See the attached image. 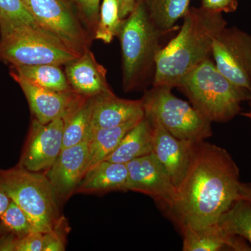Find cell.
I'll return each instance as SVG.
<instances>
[{
  "label": "cell",
  "mask_w": 251,
  "mask_h": 251,
  "mask_svg": "<svg viewBox=\"0 0 251 251\" xmlns=\"http://www.w3.org/2000/svg\"><path fill=\"white\" fill-rule=\"evenodd\" d=\"M64 125L63 117L46 125L34 119L18 165L35 173L47 171L62 151Z\"/></svg>",
  "instance_id": "obj_10"
},
{
  "label": "cell",
  "mask_w": 251,
  "mask_h": 251,
  "mask_svg": "<svg viewBox=\"0 0 251 251\" xmlns=\"http://www.w3.org/2000/svg\"><path fill=\"white\" fill-rule=\"evenodd\" d=\"M10 74L23 90L34 119L43 125L64 117L81 96L75 92L48 90L32 83L13 71Z\"/></svg>",
  "instance_id": "obj_13"
},
{
  "label": "cell",
  "mask_w": 251,
  "mask_h": 251,
  "mask_svg": "<svg viewBox=\"0 0 251 251\" xmlns=\"http://www.w3.org/2000/svg\"><path fill=\"white\" fill-rule=\"evenodd\" d=\"M120 9V16L125 20L133 11L136 4L137 0H117Z\"/></svg>",
  "instance_id": "obj_33"
},
{
  "label": "cell",
  "mask_w": 251,
  "mask_h": 251,
  "mask_svg": "<svg viewBox=\"0 0 251 251\" xmlns=\"http://www.w3.org/2000/svg\"><path fill=\"white\" fill-rule=\"evenodd\" d=\"M211 55L221 74L251 92V35L226 27L213 42Z\"/></svg>",
  "instance_id": "obj_9"
},
{
  "label": "cell",
  "mask_w": 251,
  "mask_h": 251,
  "mask_svg": "<svg viewBox=\"0 0 251 251\" xmlns=\"http://www.w3.org/2000/svg\"><path fill=\"white\" fill-rule=\"evenodd\" d=\"M80 8L82 16L90 27L97 28L100 11V0H74Z\"/></svg>",
  "instance_id": "obj_28"
},
{
  "label": "cell",
  "mask_w": 251,
  "mask_h": 251,
  "mask_svg": "<svg viewBox=\"0 0 251 251\" xmlns=\"http://www.w3.org/2000/svg\"><path fill=\"white\" fill-rule=\"evenodd\" d=\"M44 234L33 231L25 237L18 238L15 251H42Z\"/></svg>",
  "instance_id": "obj_29"
},
{
  "label": "cell",
  "mask_w": 251,
  "mask_h": 251,
  "mask_svg": "<svg viewBox=\"0 0 251 251\" xmlns=\"http://www.w3.org/2000/svg\"><path fill=\"white\" fill-rule=\"evenodd\" d=\"M143 117L130 120L118 126L100 128L95 130L91 135L88 140V158L85 174L91 168L97 166L100 162L104 161L117 148L125 135L133 128Z\"/></svg>",
  "instance_id": "obj_21"
},
{
  "label": "cell",
  "mask_w": 251,
  "mask_h": 251,
  "mask_svg": "<svg viewBox=\"0 0 251 251\" xmlns=\"http://www.w3.org/2000/svg\"><path fill=\"white\" fill-rule=\"evenodd\" d=\"M239 177L227 150L205 140L194 143L175 197L162 209L181 231L212 226L237 201Z\"/></svg>",
  "instance_id": "obj_1"
},
{
  "label": "cell",
  "mask_w": 251,
  "mask_h": 251,
  "mask_svg": "<svg viewBox=\"0 0 251 251\" xmlns=\"http://www.w3.org/2000/svg\"><path fill=\"white\" fill-rule=\"evenodd\" d=\"M126 166L128 170L127 191L150 196L161 207L173 201L176 187L169 173L153 153L134 158Z\"/></svg>",
  "instance_id": "obj_11"
},
{
  "label": "cell",
  "mask_w": 251,
  "mask_h": 251,
  "mask_svg": "<svg viewBox=\"0 0 251 251\" xmlns=\"http://www.w3.org/2000/svg\"><path fill=\"white\" fill-rule=\"evenodd\" d=\"M21 24L38 25L22 0H0V29Z\"/></svg>",
  "instance_id": "obj_26"
},
{
  "label": "cell",
  "mask_w": 251,
  "mask_h": 251,
  "mask_svg": "<svg viewBox=\"0 0 251 251\" xmlns=\"http://www.w3.org/2000/svg\"><path fill=\"white\" fill-rule=\"evenodd\" d=\"M168 31L158 29L149 16L141 0L124 20L119 34L121 44L122 85L126 92L140 88L154 75L162 37Z\"/></svg>",
  "instance_id": "obj_3"
},
{
  "label": "cell",
  "mask_w": 251,
  "mask_h": 251,
  "mask_svg": "<svg viewBox=\"0 0 251 251\" xmlns=\"http://www.w3.org/2000/svg\"><path fill=\"white\" fill-rule=\"evenodd\" d=\"M191 105L212 122L230 121L251 92L231 82L208 58L186 75L177 86Z\"/></svg>",
  "instance_id": "obj_4"
},
{
  "label": "cell",
  "mask_w": 251,
  "mask_h": 251,
  "mask_svg": "<svg viewBox=\"0 0 251 251\" xmlns=\"http://www.w3.org/2000/svg\"><path fill=\"white\" fill-rule=\"evenodd\" d=\"M38 25L80 56L89 50L90 40L69 1L29 0L26 4Z\"/></svg>",
  "instance_id": "obj_8"
},
{
  "label": "cell",
  "mask_w": 251,
  "mask_h": 251,
  "mask_svg": "<svg viewBox=\"0 0 251 251\" xmlns=\"http://www.w3.org/2000/svg\"><path fill=\"white\" fill-rule=\"evenodd\" d=\"M216 224L228 235L246 239L251 245V203L238 199L218 220Z\"/></svg>",
  "instance_id": "obj_24"
},
{
  "label": "cell",
  "mask_w": 251,
  "mask_h": 251,
  "mask_svg": "<svg viewBox=\"0 0 251 251\" xmlns=\"http://www.w3.org/2000/svg\"><path fill=\"white\" fill-rule=\"evenodd\" d=\"M18 238L11 232H5L0 237V251H15Z\"/></svg>",
  "instance_id": "obj_32"
},
{
  "label": "cell",
  "mask_w": 251,
  "mask_h": 251,
  "mask_svg": "<svg viewBox=\"0 0 251 251\" xmlns=\"http://www.w3.org/2000/svg\"><path fill=\"white\" fill-rule=\"evenodd\" d=\"M88 158V142L63 149L46 176L56 198L67 200L80 184L85 174Z\"/></svg>",
  "instance_id": "obj_12"
},
{
  "label": "cell",
  "mask_w": 251,
  "mask_h": 251,
  "mask_svg": "<svg viewBox=\"0 0 251 251\" xmlns=\"http://www.w3.org/2000/svg\"><path fill=\"white\" fill-rule=\"evenodd\" d=\"M250 101V110L247 112H244V113H242V115L243 116L247 117L248 118L251 119V99L249 100Z\"/></svg>",
  "instance_id": "obj_36"
},
{
  "label": "cell",
  "mask_w": 251,
  "mask_h": 251,
  "mask_svg": "<svg viewBox=\"0 0 251 251\" xmlns=\"http://www.w3.org/2000/svg\"><path fill=\"white\" fill-rule=\"evenodd\" d=\"M153 126L145 116L125 135L105 161L126 164L134 158L152 153Z\"/></svg>",
  "instance_id": "obj_19"
},
{
  "label": "cell",
  "mask_w": 251,
  "mask_h": 251,
  "mask_svg": "<svg viewBox=\"0 0 251 251\" xmlns=\"http://www.w3.org/2000/svg\"><path fill=\"white\" fill-rule=\"evenodd\" d=\"M181 233L184 251H219L224 248L251 251V247L242 239L225 233L216 224L201 229L186 228Z\"/></svg>",
  "instance_id": "obj_18"
},
{
  "label": "cell",
  "mask_w": 251,
  "mask_h": 251,
  "mask_svg": "<svg viewBox=\"0 0 251 251\" xmlns=\"http://www.w3.org/2000/svg\"><path fill=\"white\" fill-rule=\"evenodd\" d=\"M5 232H6V230L5 229L4 226H2V224H1V223L0 222V237H1Z\"/></svg>",
  "instance_id": "obj_37"
},
{
  "label": "cell",
  "mask_w": 251,
  "mask_h": 251,
  "mask_svg": "<svg viewBox=\"0 0 251 251\" xmlns=\"http://www.w3.org/2000/svg\"><path fill=\"white\" fill-rule=\"evenodd\" d=\"M0 186L27 214L36 230L50 232L57 221V198L46 175L18 165L0 170Z\"/></svg>",
  "instance_id": "obj_5"
},
{
  "label": "cell",
  "mask_w": 251,
  "mask_h": 251,
  "mask_svg": "<svg viewBox=\"0 0 251 251\" xmlns=\"http://www.w3.org/2000/svg\"><path fill=\"white\" fill-rule=\"evenodd\" d=\"M61 66L39 64L31 66H11L13 72L48 90L59 92H74L69 85L65 72Z\"/></svg>",
  "instance_id": "obj_22"
},
{
  "label": "cell",
  "mask_w": 251,
  "mask_h": 251,
  "mask_svg": "<svg viewBox=\"0 0 251 251\" xmlns=\"http://www.w3.org/2000/svg\"><path fill=\"white\" fill-rule=\"evenodd\" d=\"M0 222L6 232H11L18 238L25 237L33 231H37L25 212L12 201L0 216Z\"/></svg>",
  "instance_id": "obj_27"
},
{
  "label": "cell",
  "mask_w": 251,
  "mask_h": 251,
  "mask_svg": "<svg viewBox=\"0 0 251 251\" xmlns=\"http://www.w3.org/2000/svg\"><path fill=\"white\" fill-rule=\"evenodd\" d=\"M77 57L39 26L21 24L0 29V60L11 66H62Z\"/></svg>",
  "instance_id": "obj_6"
},
{
  "label": "cell",
  "mask_w": 251,
  "mask_h": 251,
  "mask_svg": "<svg viewBox=\"0 0 251 251\" xmlns=\"http://www.w3.org/2000/svg\"><path fill=\"white\" fill-rule=\"evenodd\" d=\"M65 67L67 80L75 93L94 97L112 92L107 81L106 69L97 62L90 50Z\"/></svg>",
  "instance_id": "obj_16"
},
{
  "label": "cell",
  "mask_w": 251,
  "mask_h": 251,
  "mask_svg": "<svg viewBox=\"0 0 251 251\" xmlns=\"http://www.w3.org/2000/svg\"><path fill=\"white\" fill-rule=\"evenodd\" d=\"M172 90L152 86L147 90L141 99L145 113L156 118L180 140L198 143L211 137V122L191 104L176 97Z\"/></svg>",
  "instance_id": "obj_7"
},
{
  "label": "cell",
  "mask_w": 251,
  "mask_h": 251,
  "mask_svg": "<svg viewBox=\"0 0 251 251\" xmlns=\"http://www.w3.org/2000/svg\"><path fill=\"white\" fill-rule=\"evenodd\" d=\"M11 201V198L8 196L7 193L0 186V216L7 209Z\"/></svg>",
  "instance_id": "obj_35"
},
{
  "label": "cell",
  "mask_w": 251,
  "mask_h": 251,
  "mask_svg": "<svg viewBox=\"0 0 251 251\" xmlns=\"http://www.w3.org/2000/svg\"><path fill=\"white\" fill-rule=\"evenodd\" d=\"M123 23L117 0H102L94 38L105 44H110L115 36H118Z\"/></svg>",
  "instance_id": "obj_25"
},
{
  "label": "cell",
  "mask_w": 251,
  "mask_h": 251,
  "mask_svg": "<svg viewBox=\"0 0 251 251\" xmlns=\"http://www.w3.org/2000/svg\"><path fill=\"white\" fill-rule=\"evenodd\" d=\"M145 115L143 100H128L113 92L94 97L90 138L95 130L121 126ZM90 139V138H89Z\"/></svg>",
  "instance_id": "obj_15"
},
{
  "label": "cell",
  "mask_w": 251,
  "mask_h": 251,
  "mask_svg": "<svg viewBox=\"0 0 251 251\" xmlns=\"http://www.w3.org/2000/svg\"><path fill=\"white\" fill-rule=\"evenodd\" d=\"M94 97L80 96L63 117V149L88 142Z\"/></svg>",
  "instance_id": "obj_20"
},
{
  "label": "cell",
  "mask_w": 251,
  "mask_h": 251,
  "mask_svg": "<svg viewBox=\"0 0 251 251\" xmlns=\"http://www.w3.org/2000/svg\"><path fill=\"white\" fill-rule=\"evenodd\" d=\"M238 199L244 200L251 203V184L240 183L238 190Z\"/></svg>",
  "instance_id": "obj_34"
},
{
  "label": "cell",
  "mask_w": 251,
  "mask_h": 251,
  "mask_svg": "<svg viewBox=\"0 0 251 251\" xmlns=\"http://www.w3.org/2000/svg\"><path fill=\"white\" fill-rule=\"evenodd\" d=\"M202 8L217 13H233L237 11V0H202Z\"/></svg>",
  "instance_id": "obj_31"
},
{
  "label": "cell",
  "mask_w": 251,
  "mask_h": 251,
  "mask_svg": "<svg viewBox=\"0 0 251 251\" xmlns=\"http://www.w3.org/2000/svg\"><path fill=\"white\" fill-rule=\"evenodd\" d=\"M22 1H23V2L25 3V4H27V3L28 2V1H29V0H22ZM65 1H73V0H65Z\"/></svg>",
  "instance_id": "obj_38"
},
{
  "label": "cell",
  "mask_w": 251,
  "mask_h": 251,
  "mask_svg": "<svg viewBox=\"0 0 251 251\" xmlns=\"http://www.w3.org/2000/svg\"><path fill=\"white\" fill-rule=\"evenodd\" d=\"M150 19L158 29L171 31L190 8L191 0H141Z\"/></svg>",
  "instance_id": "obj_23"
},
{
  "label": "cell",
  "mask_w": 251,
  "mask_h": 251,
  "mask_svg": "<svg viewBox=\"0 0 251 251\" xmlns=\"http://www.w3.org/2000/svg\"><path fill=\"white\" fill-rule=\"evenodd\" d=\"M58 221L52 230L44 234L42 251H65V243L61 234V230L58 228Z\"/></svg>",
  "instance_id": "obj_30"
},
{
  "label": "cell",
  "mask_w": 251,
  "mask_h": 251,
  "mask_svg": "<svg viewBox=\"0 0 251 251\" xmlns=\"http://www.w3.org/2000/svg\"><path fill=\"white\" fill-rule=\"evenodd\" d=\"M128 170L124 163L100 162L82 177L75 193H104L127 191Z\"/></svg>",
  "instance_id": "obj_17"
},
{
  "label": "cell",
  "mask_w": 251,
  "mask_h": 251,
  "mask_svg": "<svg viewBox=\"0 0 251 251\" xmlns=\"http://www.w3.org/2000/svg\"><path fill=\"white\" fill-rule=\"evenodd\" d=\"M146 115L153 126L152 153L165 167L176 187L187 169L194 143L176 138L156 118Z\"/></svg>",
  "instance_id": "obj_14"
},
{
  "label": "cell",
  "mask_w": 251,
  "mask_h": 251,
  "mask_svg": "<svg viewBox=\"0 0 251 251\" xmlns=\"http://www.w3.org/2000/svg\"><path fill=\"white\" fill-rule=\"evenodd\" d=\"M226 27L221 13L190 7L177 35L157 55L153 87H177L186 75L210 58L213 42Z\"/></svg>",
  "instance_id": "obj_2"
}]
</instances>
